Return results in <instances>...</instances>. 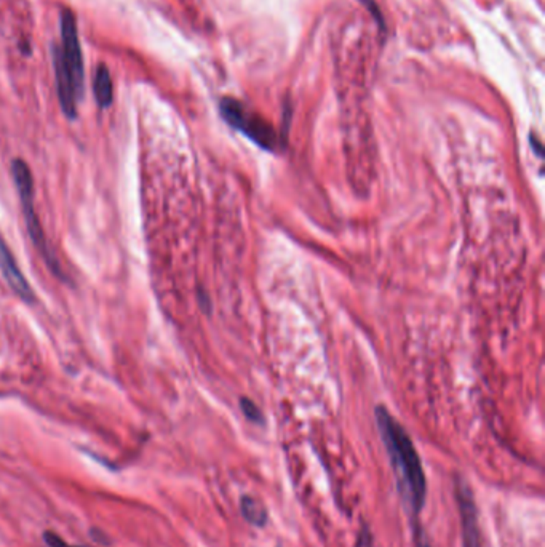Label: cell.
I'll list each match as a JSON object with an SVG mask.
<instances>
[{
	"label": "cell",
	"instance_id": "obj_10",
	"mask_svg": "<svg viewBox=\"0 0 545 547\" xmlns=\"http://www.w3.org/2000/svg\"><path fill=\"white\" fill-rule=\"evenodd\" d=\"M240 408H242V412H243V415H245V418L248 421L254 422V424H262V422H264V416H262V412L253 400L242 399Z\"/></svg>",
	"mask_w": 545,
	"mask_h": 547
},
{
	"label": "cell",
	"instance_id": "obj_12",
	"mask_svg": "<svg viewBox=\"0 0 545 547\" xmlns=\"http://www.w3.org/2000/svg\"><path fill=\"white\" fill-rule=\"evenodd\" d=\"M43 539L45 543H47L48 547H76V546H71L64 541V539H61L60 536L56 535V533L53 531H47L43 535Z\"/></svg>",
	"mask_w": 545,
	"mask_h": 547
},
{
	"label": "cell",
	"instance_id": "obj_13",
	"mask_svg": "<svg viewBox=\"0 0 545 547\" xmlns=\"http://www.w3.org/2000/svg\"><path fill=\"white\" fill-rule=\"evenodd\" d=\"M531 145H533L534 146V152L537 154V157H542V145H541V142L539 141H537V138H536V136L533 135V136H531Z\"/></svg>",
	"mask_w": 545,
	"mask_h": 547
},
{
	"label": "cell",
	"instance_id": "obj_6",
	"mask_svg": "<svg viewBox=\"0 0 545 547\" xmlns=\"http://www.w3.org/2000/svg\"><path fill=\"white\" fill-rule=\"evenodd\" d=\"M51 56H53L56 90H58V98H60L61 109L68 119L74 120L77 117V104L82 100V96L78 95V91L76 90L74 83H72L69 74L66 73L61 56H60V50H58V45H53Z\"/></svg>",
	"mask_w": 545,
	"mask_h": 547
},
{
	"label": "cell",
	"instance_id": "obj_2",
	"mask_svg": "<svg viewBox=\"0 0 545 547\" xmlns=\"http://www.w3.org/2000/svg\"><path fill=\"white\" fill-rule=\"evenodd\" d=\"M11 177L15 181L16 191L19 194V200H21L26 227H28L29 237L32 244L36 245L38 253L43 256L45 263L50 266V269L55 272V276L61 277V268L53 256V253L48 249L47 239H45V232L41 226V221L36 213L34 208V179H32V173L29 170L28 164L21 159H15L11 162Z\"/></svg>",
	"mask_w": 545,
	"mask_h": 547
},
{
	"label": "cell",
	"instance_id": "obj_7",
	"mask_svg": "<svg viewBox=\"0 0 545 547\" xmlns=\"http://www.w3.org/2000/svg\"><path fill=\"white\" fill-rule=\"evenodd\" d=\"M0 271L2 276L9 282L10 288L16 293V295L23 299V301L32 303L34 301V291H32L28 280L24 278L21 269L16 264V259L10 251L9 245L5 244V240L0 236Z\"/></svg>",
	"mask_w": 545,
	"mask_h": 547
},
{
	"label": "cell",
	"instance_id": "obj_11",
	"mask_svg": "<svg viewBox=\"0 0 545 547\" xmlns=\"http://www.w3.org/2000/svg\"><path fill=\"white\" fill-rule=\"evenodd\" d=\"M355 547H373V533H371L370 525L366 522H363L362 526H360Z\"/></svg>",
	"mask_w": 545,
	"mask_h": 547
},
{
	"label": "cell",
	"instance_id": "obj_1",
	"mask_svg": "<svg viewBox=\"0 0 545 547\" xmlns=\"http://www.w3.org/2000/svg\"><path fill=\"white\" fill-rule=\"evenodd\" d=\"M376 424L390 458L405 511L411 519L416 547H430L419 522L427 498V480L416 447L405 427L384 407L376 408Z\"/></svg>",
	"mask_w": 545,
	"mask_h": 547
},
{
	"label": "cell",
	"instance_id": "obj_5",
	"mask_svg": "<svg viewBox=\"0 0 545 547\" xmlns=\"http://www.w3.org/2000/svg\"><path fill=\"white\" fill-rule=\"evenodd\" d=\"M455 498L461 516L462 544L464 547H482L480 525H478V509L470 484L461 475L455 477Z\"/></svg>",
	"mask_w": 545,
	"mask_h": 547
},
{
	"label": "cell",
	"instance_id": "obj_4",
	"mask_svg": "<svg viewBox=\"0 0 545 547\" xmlns=\"http://www.w3.org/2000/svg\"><path fill=\"white\" fill-rule=\"evenodd\" d=\"M60 56L66 73L69 74L72 83H74L78 95L83 96L85 87V69H83V56L81 48V41H78L77 31V19L69 9L61 11V47Z\"/></svg>",
	"mask_w": 545,
	"mask_h": 547
},
{
	"label": "cell",
	"instance_id": "obj_3",
	"mask_svg": "<svg viewBox=\"0 0 545 547\" xmlns=\"http://www.w3.org/2000/svg\"><path fill=\"white\" fill-rule=\"evenodd\" d=\"M219 113L229 125L237 132L248 136L259 147L266 151H275L279 145L277 132L259 115L253 114L243 104L234 98H222L219 103Z\"/></svg>",
	"mask_w": 545,
	"mask_h": 547
},
{
	"label": "cell",
	"instance_id": "obj_8",
	"mask_svg": "<svg viewBox=\"0 0 545 547\" xmlns=\"http://www.w3.org/2000/svg\"><path fill=\"white\" fill-rule=\"evenodd\" d=\"M93 93L100 108H109L114 101L113 79H110V73L106 64H100L96 69L93 80Z\"/></svg>",
	"mask_w": 545,
	"mask_h": 547
},
{
	"label": "cell",
	"instance_id": "obj_9",
	"mask_svg": "<svg viewBox=\"0 0 545 547\" xmlns=\"http://www.w3.org/2000/svg\"><path fill=\"white\" fill-rule=\"evenodd\" d=\"M240 512L249 525L258 526V528H264L267 525V509L264 503L258 498L249 496V494H243L240 498Z\"/></svg>",
	"mask_w": 545,
	"mask_h": 547
}]
</instances>
